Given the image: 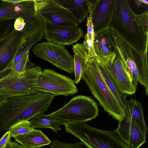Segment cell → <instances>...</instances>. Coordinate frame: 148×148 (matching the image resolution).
I'll return each mask as SVG.
<instances>
[{"label": "cell", "mask_w": 148, "mask_h": 148, "mask_svg": "<svg viewBox=\"0 0 148 148\" xmlns=\"http://www.w3.org/2000/svg\"><path fill=\"white\" fill-rule=\"evenodd\" d=\"M12 21L6 19L0 23V40L7 36L12 30Z\"/></svg>", "instance_id": "31"}, {"label": "cell", "mask_w": 148, "mask_h": 148, "mask_svg": "<svg viewBox=\"0 0 148 148\" xmlns=\"http://www.w3.org/2000/svg\"><path fill=\"white\" fill-rule=\"evenodd\" d=\"M42 70L39 66L17 73L10 72L0 78V101L8 98L35 93L39 75Z\"/></svg>", "instance_id": "6"}, {"label": "cell", "mask_w": 148, "mask_h": 148, "mask_svg": "<svg viewBox=\"0 0 148 148\" xmlns=\"http://www.w3.org/2000/svg\"><path fill=\"white\" fill-rule=\"evenodd\" d=\"M98 114L97 103L91 97L83 95L72 99L63 107L47 114L64 123L86 122L95 118Z\"/></svg>", "instance_id": "7"}, {"label": "cell", "mask_w": 148, "mask_h": 148, "mask_svg": "<svg viewBox=\"0 0 148 148\" xmlns=\"http://www.w3.org/2000/svg\"><path fill=\"white\" fill-rule=\"evenodd\" d=\"M39 58L47 61L60 70L74 73L73 57L64 46L48 42L36 44L32 49Z\"/></svg>", "instance_id": "9"}, {"label": "cell", "mask_w": 148, "mask_h": 148, "mask_svg": "<svg viewBox=\"0 0 148 148\" xmlns=\"http://www.w3.org/2000/svg\"><path fill=\"white\" fill-rule=\"evenodd\" d=\"M25 41L22 32L14 28L0 40V77L10 71L11 64Z\"/></svg>", "instance_id": "11"}, {"label": "cell", "mask_w": 148, "mask_h": 148, "mask_svg": "<svg viewBox=\"0 0 148 148\" xmlns=\"http://www.w3.org/2000/svg\"><path fill=\"white\" fill-rule=\"evenodd\" d=\"M135 14L128 0H117L110 28L115 30L138 51L147 53L148 35L139 25Z\"/></svg>", "instance_id": "3"}, {"label": "cell", "mask_w": 148, "mask_h": 148, "mask_svg": "<svg viewBox=\"0 0 148 148\" xmlns=\"http://www.w3.org/2000/svg\"><path fill=\"white\" fill-rule=\"evenodd\" d=\"M74 82L77 84L82 79L86 70L88 58V52L83 44L77 43L73 46Z\"/></svg>", "instance_id": "17"}, {"label": "cell", "mask_w": 148, "mask_h": 148, "mask_svg": "<svg viewBox=\"0 0 148 148\" xmlns=\"http://www.w3.org/2000/svg\"><path fill=\"white\" fill-rule=\"evenodd\" d=\"M25 25L24 20L19 17L15 20L14 24V29L19 32H22Z\"/></svg>", "instance_id": "32"}, {"label": "cell", "mask_w": 148, "mask_h": 148, "mask_svg": "<svg viewBox=\"0 0 148 148\" xmlns=\"http://www.w3.org/2000/svg\"><path fill=\"white\" fill-rule=\"evenodd\" d=\"M30 121L31 125L33 129L37 128H50L57 133L61 130L62 122L57 119L45 114L44 113L35 116Z\"/></svg>", "instance_id": "20"}, {"label": "cell", "mask_w": 148, "mask_h": 148, "mask_svg": "<svg viewBox=\"0 0 148 148\" xmlns=\"http://www.w3.org/2000/svg\"><path fill=\"white\" fill-rule=\"evenodd\" d=\"M112 64L114 69L116 71L127 73L129 75L122 60L114 53L112 58Z\"/></svg>", "instance_id": "30"}, {"label": "cell", "mask_w": 148, "mask_h": 148, "mask_svg": "<svg viewBox=\"0 0 148 148\" xmlns=\"http://www.w3.org/2000/svg\"><path fill=\"white\" fill-rule=\"evenodd\" d=\"M114 53L95 59L98 64L102 66L115 82L120 90L123 93L132 95L135 93L136 88L132 83L130 75L127 73L119 72L114 69L112 60Z\"/></svg>", "instance_id": "15"}, {"label": "cell", "mask_w": 148, "mask_h": 148, "mask_svg": "<svg viewBox=\"0 0 148 148\" xmlns=\"http://www.w3.org/2000/svg\"><path fill=\"white\" fill-rule=\"evenodd\" d=\"M87 18V31L85 36L83 45L88 51V57L94 58L96 59L97 56L93 47L94 33L90 13H89V16Z\"/></svg>", "instance_id": "23"}, {"label": "cell", "mask_w": 148, "mask_h": 148, "mask_svg": "<svg viewBox=\"0 0 148 148\" xmlns=\"http://www.w3.org/2000/svg\"><path fill=\"white\" fill-rule=\"evenodd\" d=\"M0 3V19H16L21 17L26 21L29 16L30 4L27 0L18 4L1 0Z\"/></svg>", "instance_id": "16"}, {"label": "cell", "mask_w": 148, "mask_h": 148, "mask_svg": "<svg viewBox=\"0 0 148 148\" xmlns=\"http://www.w3.org/2000/svg\"><path fill=\"white\" fill-rule=\"evenodd\" d=\"M4 148H26L22 145L10 140Z\"/></svg>", "instance_id": "34"}, {"label": "cell", "mask_w": 148, "mask_h": 148, "mask_svg": "<svg viewBox=\"0 0 148 148\" xmlns=\"http://www.w3.org/2000/svg\"><path fill=\"white\" fill-rule=\"evenodd\" d=\"M50 145V148H86L81 141L75 143H66L57 139H53Z\"/></svg>", "instance_id": "28"}, {"label": "cell", "mask_w": 148, "mask_h": 148, "mask_svg": "<svg viewBox=\"0 0 148 148\" xmlns=\"http://www.w3.org/2000/svg\"><path fill=\"white\" fill-rule=\"evenodd\" d=\"M92 21L94 34L102 33L110 28L117 0L90 1Z\"/></svg>", "instance_id": "13"}, {"label": "cell", "mask_w": 148, "mask_h": 148, "mask_svg": "<svg viewBox=\"0 0 148 148\" xmlns=\"http://www.w3.org/2000/svg\"><path fill=\"white\" fill-rule=\"evenodd\" d=\"M98 66L102 76L107 86L123 110L127 101L126 100L127 95L120 90L106 70L101 65H98Z\"/></svg>", "instance_id": "21"}, {"label": "cell", "mask_w": 148, "mask_h": 148, "mask_svg": "<svg viewBox=\"0 0 148 148\" xmlns=\"http://www.w3.org/2000/svg\"><path fill=\"white\" fill-rule=\"evenodd\" d=\"M82 79L104 111L114 119L121 121L124 116L123 110L105 83L95 58L88 57L87 69Z\"/></svg>", "instance_id": "4"}, {"label": "cell", "mask_w": 148, "mask_h": 148, "mask_svg": "<svg viewBox=\"0 0 148 148\" xmlns=\"http://www.w3.org/2000/svg\"><path fill=\"white\" fill-rule=\"evenodd\" d=\"M29 52H27L22 58L13 66L10 72L14 73H18L35 66V64L32 63L29 60Z\"/></svg>", "instance_id": "27"}, {"label": "cell", "mask_w": 148, "mask_h": 148, "mask_svg": "<svg viewBox=\"0 0 148 148\" xmlns=\"http://www.w3.org/2000/svg\"><path fill=\"white\" fill-rule=\"evenodd\" d=\"M43 21L44 37L48 42L64 46L77 42L84 35L83 29L78 25H57Z\"/></svg>", "instance_id": "12"}, {"label": "cell", "mask_w": 148, "mask_h": 148, "mask_svg": "<svg viewBox=\"0 0 148 148\" xmlns=\"http://www.w3.org/2000/svg\"><path fill=\"white\" fill-rule=\"evenodd\" d=\"M34 2L35 10L43 21L57 25H78L71 11L57 0H34Z\"/></svg>", "instance_id": "10"}, {"label": "cell", "mask_w": 148, "mask_h": 148, "mask_svg": "<svg viewBox=\"0 0 148 148\" xmlns=\"http://www.w3.org/2000/svg\"><path fill=\"white\" fill-rule=\"evenodd\" d=\"M66 132L79 138L88 148H130L115 130L106 131L84 122L64 123Z\"/></svg>", "instance_id": "5"}, {"label": "cell", "mask_w": 148, "mask_h": 148, "mask_svg": "<svg viewBox=\"0 0 148 148\" xmlns=\"http://www.w3.org/2000/svg\"><path fill=\"white\" fill-rule=\"evenodd\" d=\"M55 96L38 90L34 93L0 101V131L9 130L17 123L29 121L36 115L44 113Z\"/></svg>", "instance_id": "1"}, {"label": "cell", "mask_w": 148, "mask_h": 148, "mask_svg": "<svg viewBox=\"0 0 148 148\" xmlns=\"http://www.w3.org/2000/svg\"><path fill=\"white\" fill-rule=\"evenodd\" d=\"M93 47L98 58L104 57L112 52L108 47L105 39L101 33L94 34Z\"/></svg>", "instance_id": "25"}, {"label": "cell", "mask_w": 148, "mask_h": 148, "mask_svg": "<svg viewBox=\"0 0 148 148\" xmlns=\"http://www.w3.org/2000/svg\"><path fill=\"white\" fill-rule=\"evenodd\" d=\"M127 104L132 117L143 134H146L147 127L143 112V107L139 101L133 99L127 100Z\"/></svg>", "instance_id": "22"}, {"label": "cell", "mask_w": 148, "mask_h": 148, "mask_svg": "<svg viewBox=\"0 0 148 148\" xmlns=\"http://www.w3.org/2000/svg\"><path fill=\"white\" fill-rule=\"evenodd\" d=\"M73 14L78 24H81L91 10V2L88 0H57Z\"/></svg>", "instance_id": "19"}, {"label": "cell", "mask_w": 148, "mask_h": 148, "mask_svg": "<svg viewBox=\"0 0 148 148\" xmlns=\"http://www.w3.org/2000/svg\"><path fill=\"white\" fill-rule=\"evenodd\" d=\"M123 111L124 116L115 130L130 148H139L146 141V134L133 119L126 103Z\"/></svg>", "instance_id": "14"}, {"label": "cell", "mask_w": 148, "mask_h": 148, "mask_svg": "<svg viewBox=\"0 0 148 148\" xmlns=\"http://www.w3.org/2000/svg\"><path fill=\"white\" fill-rule=\"evenodd\" d=\"M44 37V32L42 31L34 35L26 40L19 53L12 63L11 69L13 66L18 62L27 52H29L30 49L34 44L40 41Z\"/></svg>", "instance_id": "24"}, {"label": "cell", "mask_w": 148, "mask_h": 148, "mask_svg": "<svg viewBox=\"0 0 148 148\" xmlns=\"http://www.w3.org/2000/svg\"><path fill=\"white\" fill-rule=\"evenodd\" d=\"M33 129L31 125L30 121H26L16 124L8 131L11 137L14 138L28 133Z\"/></svg>", "instance_id": "26"}, {"label": "cell", "mask_w": 148, "mask_h": 148, "mask_svg": "<svg viewBox=\"0 0 148 148\" xmlns=\"http://www.w3.org/2000/svg\"><path fill=\"white\" fill-rule=\"evenodd\" d=\"M136 19L139 26L145 34L148 35V13L145 11L140 14H135Z\"/></svg>", "instance_id": "29"}, {"label": "cell", "mask_w": 148, "mask_h": 148, "mask_svg": "<svg viewBox=\"0 0 148 148\" xmlns=\"http://www.w3.org/2000/svg\"><path fill=\"white\" fill-rule=\"evenodd\" d=\"M5 20L4 19H0V23H1L2 22H3Z\"/></svg>", "instance_id": "37"}, {"label": "cell", "mask_w": 148, "mask_h": 148, "mask_svg": "<svg viewBox=\"0 0 148 148\" xmlns=\"http://www.w3.org/2000/svg\"><path fill=\"white\" fill-rule=\"evenodd\" d=\"M111 52L119 57L124 63L131 81L136 88L138 82L145 87L148 95L147 53L137 50L112 28L101 33Z\"/></svg>", "instance_id": "2"}, {"label": "cell", "mask_w": 148, "mask_h": 148, "mask_svg": "<svg viewBox=\"0 0 148 148\" xmlns=\"http://www.w3.org/2000/svg\"><path fill=\"white\" fill-rule=\"evenodd\" d=\"M37 90L55 96H65L74 95L78 91L74 80L48 68L42 70L39 74Z\"/></svg>", "instance_id": "8"}, {"label": "cell", "mask_w": 148, "mask_h": 148, "mask_svg": "<svg viewBox=\"0 0 148 148\" xmlns=\"http://www.w3.org/2000/svg\"><path fill=\"white\" fill-rule=\"evenodd\" d=\"M135 3L138 7H140L142 3L148 5V1L147 0H136L135 1Z\"/></svg>", "instance_id": "35"}, {"label": "cell", "mask_w": 148, "mask_h": 148, "mask_svg": "<svg viewBox=\"0 0 148 148\" xmlns=\"http://www.w3.org/2000/svg\"><path fill=\"white\" fill-rule=\"evenodd\" d=\"M11 138L9 132L8 131L0 139V148H4Z\"/></svg>", "instance_id": "33"}, {"label": "cell", "mask_w": 148, "mask_h": 148, "mask_svg": "<svg viewBox=\"0 0 148 148\" xmlns=\"http://www.w3.org/2000/svg\"><path fill=\"white\" fill-rule=\"evenodd\" d=\"M6 1L14 4H18L23 1V0H6Z\"/></svg>", "instance_id": "36"}, {"label": "cell", "mask_w": 148, "mask_h": 148, "mask_svg": "<svg viewBox=\"0 0 148 148\" xmlns=\"http://www.w3.org/2000/svg\"><path fill=\"white\" fill-rule=\"evenodd\" d=\"M26 148H41L51 143L50 139L40 130L33 129L30 132L14 138Z\"/></svg>", "instance_id": "18"}]
</instances>
